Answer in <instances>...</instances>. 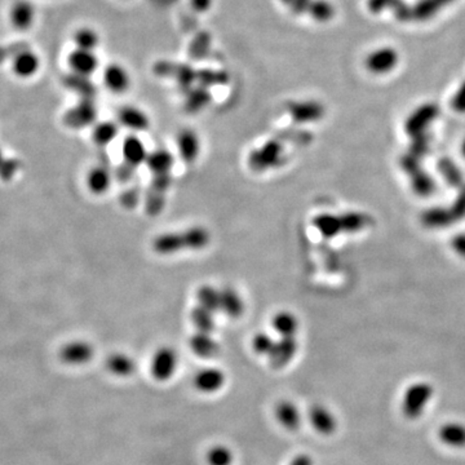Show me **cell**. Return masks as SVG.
Masks as SVG:
<instances>
[{"label": "cell", "instance_id": "6da1fadb", "mask_svg": "<svg viewBox=\"0 0 465 465\" xmlns=\"http://www.w3.org/2000/svg\"><path fill=\"white\" fill-rule=\"evenodd\" d=\"M452 1L454 0H420L411 7L403 0H368V7L371 13H380L385 9H391L400 22H422L437 15Z\"/></svg>", "mask_w": 465, "mask_h": 465}, {"label": "cell", "instance_id": "7a4b0ae2", "mask_svg": "<svg viewBox=\"0 0 465 465\" xmlns=\"http://www.w3.org/2000/svg\"><path fill=\"white\" fill-rule=\"evenodd\" d=\"M211 242V234L204 227H190L182 231H168L153 239V251L158 255H173L181 251H199Z\"/></svg>", "mask_w": 465, "mask_h": 465}, {"label": "cell", "instance_id": "3957f363", "mask_svg": "<svg viewBox=\"0 0 465 465\" xmlns=\"http://www.w3.org/2000/svg\"><path fill=\"white\" fill-rule=\"evenodd\" d=\"M283 159V147L276 140H269L256 147L248 156V166L253 171L264 172L279 167Z\"/></svg>", "mask_w": 465, "mask_h": 465}, {"label": "cell", "instance_id": "277c9868", "mask_svg": "<svg viewBox=\"0 0 465 465\" xmlns=\"http://www.w3.org/2000/svg\"><path fill=\"white\" fill-rule=\"evenodd\" d=\"M432 396V386L428 383L412 384L408 386L402 400V411L405 417L408 419L422 417Z\"/></svg>", "mask_w": 465, "mask_h": 465}, {"label": "cell", "instance_id": "5b68a950", "mask_svg": "<svg viewBox=\"0 0 465 465\" xmlns=\"http://www.w3.org/2000/svg\"><path fill=\"white\" fill-rule=\"evenodd\" d=\"M179 368L177 351L171 346L156 349L150 360V374L158 382H167L176 374Z\"/></svg>", "mask_w": 465, "mask_h": 465}, {"label": "cell", "instance_id": "8992f818", "mask_svg": "<svg viewBox=\"0 0 465 465\" xmlns=\"http://www.w3.org/2000/svg\"><path fill=\"white\" fill-rule=\"evenodd\" d=\"M402 170L407 173L411 180V185L417 196H428L434 191V181L432 177L422 170L419 159L414 155H403L400 159Z\"/></svg>", "mask_w": 465, "mask_h": 465}, {"label": "cell", "instance_id": "52a82bcc", "mask_svg": "<svg viewBox=\"0 0 465 465\" xmlns=\"http://www.w3.org/2000/svg\"><path fill=\"white\" fill-rule=\"evenodd\" d=\"M97 116V109L92 98H82L75 107L66 112L64 123L69 128L82 130L93 124Z\"/></svg>", "mask_w": 465, "mask_h": 465}, {"label": "cell", "instance_id": "ba28073f", "mask_svg": "<svg viewBox=\"0 0 465 465\" xmlns=\"http://www.w3.org/2000/svg\"><path fill=\"white\" fill-rule=\"evenodd\" d=\"M95 356V349L88 342L74 340L66 343L60 351L58 357L69 366H83L87 365Z\"/></svg>", "mask_w": 465, "mask_h": 465}, {"label": "cell", "instance_id": "9c48e42d", "mask_svg": "<svg viewBox=\"0 0 465 465\" xmlns=\"http://www.w3.org/2000/svg\"><path fill=\"white\" fill-rule=\"evenodd\" d=\"M227 376L224 371L217 368H204L196 371L193 377V385L198 392L213 394L219 392L225 385Z\"/></svg>", "mask_w": 465, "mask_h": 465}, {"label": "cell", "instance_id": "30bf717a", "mask_svg": "<svg viewBox=\"0 0 465 465\" xmlns=\"http://www.w3.org/2000/svg\"><path fill=\"white\" fill-rule=\"evenodd\" d=\"M437 115H438V107L434 104H425L423 107H419L417 112L410 115L406 121V132L408 136L412 139L426 133L428 126L437 118Z\"/></svg>", "mask_w": 465, "mask_h": 465}, {"label": "cell", "instance_id": "8fae6325", "mask_svg": "<svg viewBox=\"0 0 465 465\" xmlns=\"http://www.w3.org/2000/svg\"><path fill=\"white\" fill-rule=\"evenodd\" d=\"M297 342L295 336L281 337L276 342L273 351L269 354V362L273 368H286L287 365L294 359L297 353Z\"/></svg>", "mask_w": 465, "mask_h": 465}, {"label": "cell", "instance_id": "7c38bea8", "mask_svg": "<svg viewBox=\"0 0 465 465\" xmlns=\"http://www.w3.org/2000/svg\"><path fill=\"white\" fill-rule=\"evenodd\" d=\"M176 142L180 158L185 163H194L201 153V140L196 132L190 128H184L179 132Z\"/></svg>", "mask_w": 465, "mask_h": 465}, {"label": "cell", "instance_id": "4fadbf2b", "mask_svg": "<svg viewBox=\"0 0 465 465\" xmlns=\"http://www.w3.org/2000/svg\"><path fill=\"white\" fill-rule=\"evenodd\" d=\"M398 64V53L393 48H380L372 52L368 60L366 66L371 73L386 74L393 70Z\"/></svg>", "mask_w": 465, "mask_h": 465}, {"label": "cell", "instance_id": "5bb4252c", "mask_svg": "<svg viewBox=\"0 0 465 465\" xmlns=\"http://www.w3.org/2000/svg\"><path fill=\"white\" fill-rule=\"evenodd\" d=\"M288 113L296 123L316 122L325 114V107L317 101L292 102L288 105Z\"/></svg>", "mask_w": 465, "mask_h": 465}, {"label": "cell", "instance_id": "9a60e30c", "mask_svg": "<svg viewBox=\"0 0 465 465\" xmlns=\"http://www.w3.org/2000/svg\"><path fill=\"white\" fill-rule=\"evenodd\" d=\"M122 154L124 163L130 164L133 168H137L139 166L147 162L149 151L139 136L130 135L123 141Z\"/></svg>", "mask_w": 465, "mask_h": 465}, {"label": "cell", "instance_id": "2e32d148", "mask_svg": "<svg viewBox=\"0 0 465 465\" xmlns=\"http://www.w3.org/2000/svg\"><path fill=\"white\" fill-rule=\"evenodd\" d=\"M39 67H41L39 58L27 47L15 55L13 61H12L13 73L16 74L18 78H22V79H27V78L34 76L35 74L38 73Z\"/></svg>", "mask_w": 465, "mask_h": 465}, {"label": "cell", "instance_id": "e0dca14e", "mask_svg": "<svg viewBox=\"0 0 465 465\" xmlns=\"http://www.w3.org/2000/svg\"><path fill=\"white\" fill-rule=\"evenodd\" d=\"M274 415L278 423L287 431H296L302 425V414L300 410L291 400L278 402Z\"/></svg>", "mask_w": 465, "mask_h": 465}, {"label": "cell", "instance_id": "ac0fdd59", "mask_svg": "<svg viewBox=\"0 0 465 465\" xmlns=\"http://www.w3.org/2000/svg\"><path fill=\"white\" fill-rule=\"evenodd\" d=\"M35 20V7L29 0H17L11 9V22L20 32L29 30Z\"/></svg>", "mask_w": 465, "mask_h": 465}, {"label": "cell", "instance_id": "d6986e66", "mask_svg": "<svg viewBox=\"0 0 465 465\" xmlns=\"http://www.w3.org/2000/svg\"><path fill=\"white\" fill-rule=\"evenodd\" d=\"M69 66L74 74H79L83 76H90L97 69V58L92 53V50L76 48L70 53L67 58Z\"/></svg>", "mask_w": 465, "mask_h": 465}, {"label": "cell", "instance_id": "ffe728a7", "mask_svg": "<svg viewBox=\"0 0 465 465\" xmlns=\"http://www.w3.org/2000/svg\"><path fill=\"white\" fill-rule=\"evenodd\" d=\"M189 345L191 351L199 358H213L220 351V346L213 339V334H205L199 331H196V334L190 337Z\"/></svg>", "mask_w": 465, "mask_h": 465}, {"label": "cell", "instance_id": "44dd1931", "mask_svg": "<svg viewBox=\"0 0 465 465\" xmlns=\"http://www.w3.org/2000/svg\"><path fill=\"white\" fill-rule=\"evenodd\" d=\"M309 422L317 432L323 436H330L336 431L337 422L334 414L323 406L316 405L309 410Z\"/></svg>", "mask_w": 465, "mask_h": 465}, {"label": "cell", "instance_id": "7402d4cb", "mask_svg": "<svg viewBox=\"0 0 465 465\" xmlns=\"http://www.w3.org/2000/svg\"><path fill=\"white\" fill-rule=\"evenodd\" d=\"M220 311L230 318H239L245 313V302L236 288L224 287L221 288Z\"/></svg>", "mask_w": 465, "mask_h": 465}, {"label": "cell", "instance_id": "603a6c76", "mask_svg": "<svg viewBox=\"0 0 465 465\" xmlns=\"http://www.w3.org/2000/svg\"><path fill=\"white\" fill-rule=\"evenodd\" d=\"M118 119L123 127L135 132L147 131L150 127V119L139 107H124L118 113Z\"/></svg>", "mask_w": 465, "mask_h": 465}, {"label": "cell", "instance_id": "cb8c5ba5", "mask_svg": "<svg viewBox=\"0 0 465 465\" xmlns=\"http://www.w3.org/2000/svg\"><path fill=\"white\" fill-rule=\"evenodd\" d=\"M145 164L153 176L170 175L175 164V156L167 149H156L149 153Z\"/></svg>", "mask_w": 465, "mask_h": 465}, {"label": "cell", "instance_id": "d4e9b609", "mask_svg": "<svg viewBox=\"0 0 465 465\" xmlns=\"http://www.w3.org/2000/svg\"><path fill=\"white\" fill-rule=\"evenodd\" d=\"M87 188L95 196L105 194L112 185V175L104 166H97L90 168L87 173Z\"/></svg>", "mask_w": 465, "mask_h": 465}, {"label": "cell", "instance_id": "484cf974", "mask_svg": "<svg viewBox=\"0 0 465 465\" xmlns=\"http://www.w3.org/2000/svg\"><path fill=\"white\" fill-rule=\"evenodd\" d=\"M107 371L118 377H128L136 371V362L126 353H112L107 359Z\"/></svg>", "mask_w": 465, "mask_h": 465}, {"label": "cell", "instance_id": "4316f807", "mask_svg": "<svg viewBox=\"0 0 465 465\" xmlns=\"http://www.w3.org/2000/svg\"><path fill=\"white\" fill-rule=\"evenodd\" d=\"M104 82L107 88L114 93H123L130 88V75L123 69L122 66H107L104 74Z\"/></svg>", "mask_w": 465, "mask_h": 465}, {"label": "cell", "instance_id": "83f0119b", "mask_svg": "<svg viewBox=\"0 0 465 465\" xmlns=\"http://www.w3.org/2000/svg\"><path fill=\"white\" fill-rule=\"evenodd\" d=\"M438 436L440 440L450 447H465V425L461 423H447L442 425Z\"/></svg>", "mask_w": 465, "mask_h": 465}, {"label": "cell", "instance_id": "f1b7e54d", "mask_svg": "<svg viewBox=\"0 0 465 465\" xmlns=\"http://www.w3.org/2000/svg\"><path fill=\"white\" fill-rule=\"evenodd\" d=\"M422 222L425 228L428 229H443L447 228L455 221L452 219V215L450 210L441 208V207H434L431 210H426L422 215Z\"/></svg>", "mask_w": 465, "mask_h": 465}, {"label": "cell", "instance_id": "f546056e", "mask_svg": "<svg viewBox=\"0 0 465 465\" xmlns=\"http://www.w3.org/2000/svg\"><path fill=\"white\" fill-rule=\"evenodd\" d=\"M271 326L281 337H291L297 332L299 321L291 311H278L271 319Z\"/></svg>", "mask_w": 465, "mask_h": 465}, {"label": "cell", "instance_id": "4dcf8cb0", "mask_svg": "<svg viewBox=\"0 0 465 465\" xmlns=\"http://www.w3.org/2000/svg\"><path fill=\"white\" fill-rule=\"evenodd\" d=\"M313 225L327 239H331V238L336 237L337 234L343 233L340 216H335L330 213H322V215L316 216V219L313 220Z\"/></svg>", "mask_w": 465, "mask_h": 465}, {"label": "cell", "instance_id": "1f68e13d", "mask_svg": "<svg viewBox=\"0 0 465 465\" xmlns=\"http://www.w3.org/2000/svg\"><path fill=\"white\" fill-rule=\"evenodd\" d=\"M196 302L204 309L217 313L220 311L221 290L211 285H203L196 290Z\"/></svg>", "mask_w": 465, "mask_h": 465}, {"label": "cell", "instance_id": "d6a6232c", "mask_svg": "<svg viewBox=\"0 0 465 465\" xmlns=\"http://www.w3.org/2000/svg\"><path fill=\"white\" fill-rule=\"evenodd\" d=\"M215 314L216 313H213L211 310L204 309L202 306L196 305L191 310L190 319H191V323L196 327V331L205 332V334H213V330L216 327Z\"/></svg>", "mask_w": 465, "mask_h": 465}, {"label": "cell", "instance_id": "836d02e7", "mask_svg": "<svg viewBox=\"0 0 465 465\" xmlns=\"http://www.w3.org/2000/svg\"><path fill=\"white\" fill-rule=\"evenodd\" d=\"M119 128L113 122L97 123L92 130V140L98 147H107L118 136Z\"/></svg>", "mask_w": 465, "mask_h": 465}, {"label": "cell", "instance_id": "e575fe53", "mask_svg": "<svg viewBox=\"0 0 465 465\" xmlns=\"http://www.w3.org/2000/svg\"><path fill=\"white\" fill-rule=\"evenodd\" d=\"M65 86L67 88L81 95L82 98H93L96 93L95 86L90 82L88 76H83L79 74L72 73L65 78Z\"/></svg>", "mask_w": 465, "mask_h": 465}, {"label": "cell", "instance_id": "d590c367", "mask_svg": "<svg viewBox=\"0 0 465 465\" xmlns=\"http://www.w3.org/2000/svg\"><path fill=\"white\" fill-rule=\"evenodd\" d=\"M438 171L441 172L442 177L446 180L451 188L463 187V175L450 158H442L438 162Z\"/></svg>", "mask_w": 465, "mask_h": 465}, {"label": "cell", "instance_id": "8d00e7d4", "mask_svg": "<svg viewBox=\"0 0 465 465\" xmlns=\"http://www.w3.org/2000/svg\"><path fill=\"white\" fill-rule=\"evenodd\" d=\"M207 464L208 465H231L234 461V454L224 445H216L207 452Z\"/></svg>", "mask_w": 465, "mask_h": 465}, {"label": "cell", "instance_id": "74e56055", "mask_svg": "<svg viewBox=\"0 0 465 465\" xmlns=\"http://www.w3.org/2000/svg\"><path fill=\"white\" fill-rule=\"evenodd\" d=\"M308 12L313 18H316L321 22H326L328 20H331L335 15L334 6L326 0H313L310 3Z\"/></svg>", "mask_w": 465, "mask_h": 465}, {"label": "cell", "instance_id": "f35d334b", "mask_svg": "<svg viewBox=\"0 0 465 465\" xmlns=\"http://www.w3.org/2000/svg\"><path fill=\"white\" fill-rule=\"evenodd\" d=\"M342 220V230L343 233H356L366 227L368 217L365 215L357 213H345L340 216Z\"/></svg>", "mask_w": 465, "mask_h": 465}, {"label": "cell", "instance_id": "ab89813d", "mask_svg": "<svg viewBox=\"0 0 465 465\" xmlns=\"http://www.w3.org/2000/svg\"><path fill=\"white\" fill-rule=\"evenodd\" d=\"M166 205V194L155 191L153 189H149L145 198V210L147 215L156 216L163 211Z\"/></svg>", "mask_w": 465, "mask_h": 465}, {"label": "cell", "instance_id": "60d3db41", "mask_svg": "<svg viewBox=\"0 0 465 465\" xmlns=\"http://www.w3.org/2000/svg\"><path fill=\"white\" fill-rule=\"evenodd\" d=\"M74 41L76 47L79 49H84V50H93L97 47L98 36L97 34L95 33L90 29H81L78 30L75 35H74Z\"/></svg>", "mask_w": 465, "mask_h": 465}, {"label": "cell", "instance_id": "b9f144b4", "mask_svg": "<svg viewBox=\"0 0 465 465\" xmlns=\"http://www.w3.org/2000/svg\"><path fill=\"white\" fill-rule=\"evenodd\" d=\"M252 349L256 354L259 356H267L269 357L270 353L273 351V346L276 342L273 337L267 332H257L252 337Z\"/></svg>", "mask_w": 465, "mask_h": 465}, {"label": "cell", "instance_id": "7bdbcfd3", "mask_svg": "<svg viewBox=\"0 0 465 465\" xmlns=\"http://www.w3.org/2000/svg\"><path fill=\"white\" fill-rule=\"evenodd\" d=\"M21 170V163L16 158H6V161L0 166V180L4 182L12 181Z\"/></svg>", "mask_w": 465, "mask_h": 465}, {"label": "cell", "instance_id": "ee69618b", "mask_svg": "<svg viewBox=\"0 0 465 465\" xmlns=\"http://www.w3.org/2000/svg\"><path fill=\"white\" fill-rule=\"evenodd\" d=\"M210 100V95L208 92H205L204 90H196L189 95L188 101H187V109L189 112H198L199 109L202 107L208 102Z\"/></svg>", "mask_w": 465, "mask_h": 465}, {"label": "cell", "instance_id": "f6af8a7d", "mask_svg": "<svg viewBox=\"0 0 465 465\" xmlns=\"http://www.w3.org/2000/svg\"><path fill=\"white\" fill-rule=\"evenodd\" d=\"M450 213L452 215V219L457 221L463 220L465 217V185L461 187V190L457 196V201L452 203Z\"/></svg>", "mask_w": 465, "mask_h": 465}, {"label": "cell", "instance_id": "bcb514c9", "mask_svg": "<svg viewBox=\"0 0 465 465\" xmlns=\"http://www.w3.org/2000/svg\"><path fill=\"white\" fill-rule=\"evenodd\" d=\"M175 75L179 79L180 86L187 90L190 88V84L196 79V74L189 66H176Z\"/></svg>", "mask_w": 465, "mask_h": 465}, {"label": "cell", "instance_id": "7dc6e473", "mask_svg": "<svg viewBox=\"0 0 465 465\" xmlns=\"http://www.w3.org/2000/svg\"><path fill=\"white\" fill-rule=\"evenodd\" d=\"M171 185V173L170 175H158V176H153V180H151V184H150L149 189H153L155 191L167 194V191L170 190Z\"/></svg>", "mask_w": 465, "mask_h": 465}, {"label": "cell", "instance_id": "c3c4849f", "mask_svg": "<svg viewBox=\"0 0 465 465\" xmlns=\"http://www.w3.org/2000/svg\"><path fill=\"white\" fill-rule=\"evenodd\" d=\"M26 47L27 46L24 43H15V44L8 46V47H0V64H3L11 56L15 58V55H17L20 50H22Z\"/></svg>", "mask_w": 465, "mask_h": 465}, {"label": "cell", "instance_id": "681fc988", "mask_svg": "<svg viewBox=\"0 0 465 465\" xmlns=\"http://www.w3.org/2000/svg\"><path fill=\"white\" fill-rule=\"evenodd\" d=\"M451 105H452L454 110H457V113H465V82L457 90V95L452 98Z\"/></svg>", "mask_w": 465, "mask_h": 465}, {"label": "cell", "instance_id": "f907efd6", "mask_svg": "<svg viewBox=\"0 0 465 465\" xmlns=\"http://www.w3.org/2000/svg\"><path fill=\"white\" fill-rule=\"evenodd\" d=\"M199 79L203 84H216V83L224 82L227 76L224 74H216L213 72H204L199 74Z\"/></svg>", "mask_w": 465, "mask_h": 465}, {"label": "cell", "instance_id": "816d5d0a", "mask_svg": "<svg viewBox=\"0 0 465 465\" xmlns=\"http://www.w3.org/2000/svg\"><path fill=\"white\" fill-rule=\"evenodd\" d=\"M121 202L126 208H133L139 202V193L135 190H128L123 193L121 196Z\"/></svg>", "mask_w": 465, "mask_h": 465}, {"label": "cell", "instance_id": "f5cc1de1", "mask_svg": "<svg viewBox=\"0 0 465 465\" xmlns=\"http://www.w3.org/2000/svg\"><path fill=\"white\" fill-rule=\"evenodd\" d=\"M208 44H210V38H208V35H201L199 36V39H198V41H196L194 43V46H193V48H191V53H193V56L194 58H201V53H202V50H201V47H204V48H207L208 47Z\"/></svg>", "mask_w": 465, "mask_h": 465}, {"label": "cell", "instance_id": "db71d44e", "mask_svg": "<svg viewBox=\"0 0 465 465\" xmlns=\"http://www.w3.org/2000/svg\"><path fill=\"white\" fill-rule=\"evenodd\" d=\"M452 248L455 252L459 253L460 256L465 257V234H457L452 238Z\"/></svg>", "mask_w": 465, "mask_h": 465}, {"label": "cell", "instance_id": "11a10c76", "mask_svg": "<svg viewBox=\"0 0 465 465\" xmlns=\"http://www.w3.org/2000/svg\"><path fill=\"white\" fill-rule=\"evenodd\" d=\"M311 1L313 0H294L291 9L296 15H302L304 12H308Z\"/></svg>", "mask_w": 465, "mask_h": 465}, {"label": "cell", "instance_id": "9f6ffc18", "mask_svg": "<svg viewBox=\"0 0 465 465\" xmlns=\"http://www.w3.org/2000/svg\"><path fill=\"white\" fill-rule=\"evenodd\" d=\"M136 168L131 167L130 164L123 163L119 170H118V177L121 181H128L131 179L132 173L135 171Z\"/></svg>", "mask_w": 465, "mask_h": 465}, {"label": "cell", "instance_id": "6f0895ef", "mask_svg": "<svg viewBox=\"0 0 465 465\" xmlns=\"http://www.w3.org/2000/svg\"><path fill=\"white\" fill-rule=\"evenodd\" d=\"M291 465H313V461L309 457L300 455V457H295Z\"/></svg>", "mask_w": 465, "mask_h": 465}, {"label": "cell", "instance_id": "680465c9", "mask_svg": "<svg viewBox=\"0 0 465 465\" xmlns=\"http://www.w3.org/2000/svg\"><path fill=\"white\" fill-rule=\"evenodd\" d=\"M193 7L198 9V11H204L208 8L211 4V0H193Z\"/></svg>", "mask_w": 465, "mask_h": 465}, {"label": "cell", "instance_id": "91938a15", "mask_svg": "<svg viewBox=\"0 0 465 465\" xmlns=\"http://www.w3.org/2000/svg\"><path fill=\"white\" fill-rule=\"evenodd\" d=\"M6 158H7V156H6V154H4V150L0 147V166H1L3 162L6 161Z\"/></svg>", "mask_w": 465, "mask_h": 465}, {"label": "cell", "instance_id": "94428289", "mask_svg": "<svg viewBox=\"0 0 465 465\" xmlns=\"http://www.w3.org/2000/svg\"><path fill=\"white\" fill-rule=\"evenodd\" d=\"M285 4H287L288 7H291L292 6V3H294V0H282Z\"/></svg>", "mask_w": 465, "mask_h": 465}, {"label": "cell", "instance_id": "6125c7cd", "mask_svg": "<svg viewBox=\"0 0 465 465\" xmlns=\"http://www.w3.org/2000/svg\"><path fill=\"white\" fill-rule=\"evenodd\" d=\"M461 154H463V156L465 158V140L464 142H463V145H461Z\"/></svg>", "mask_w": 465, "mask_h": 465}]
</instances>
